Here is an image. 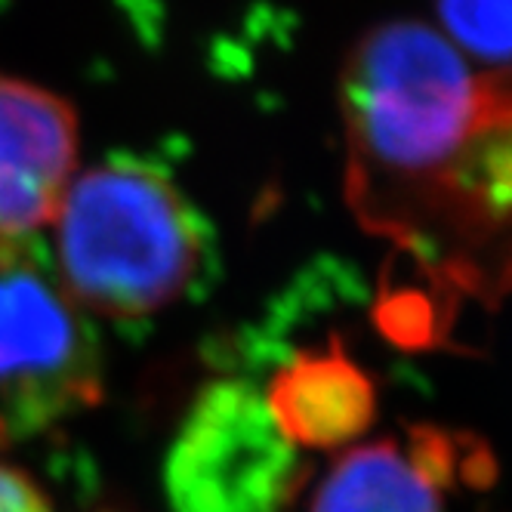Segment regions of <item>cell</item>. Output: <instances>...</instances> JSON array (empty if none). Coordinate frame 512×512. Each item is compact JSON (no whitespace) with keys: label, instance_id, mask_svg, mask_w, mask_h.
<instances>
[{"label":"cell","instance_id":"obj_9","mask_svg":"<svg viewBox=\"0 0 512 512\" xmlns=\"http://www.w3.org/2000/svg\"><path fill=\"white\" fill-rule=\"evenodd\" d=\"M0 512H53V506L25 472L0 463Z\"/></svg>","mask_w":512,"mask_h":512},{"label":"cell","instance_id":"obj_8","mask_svg":"<svg viewBox=\"0 0 512 512\" xmlns=\"http://www.w3.org/2000/svg\"><path fill=\"white\" fill-rule=\"evenodd\" d=\"M445 38L466 56L512 62V0H438Z\"/></svg>","mask_w":512,"mask_h":512},{"label":"cell","instance_id":"obj_7","mask_svg":"<svg viewBox=\"0 0 512 512\" xmlns=\"http://www.w3.org/2000/svg\"><path fill=\"white\" fill-rule=\"evenodd\" d=\"M263 395L278 429L294 448H340L355 442L377 411L371 377L340 343L287 361Z\"/></svg>","mask_w":512,"mask_h":512},{"label":"cell","instance_id":"obj_6","mask_svg":"<svg viewBox=\"0 0 512 512\" xmlns=\"http://www.w3.org/2000/svg\"><path fill=\"white\" fill-rule=\"evenodd\" d=\"M454 469L451 438L417 426L408 442L386 438L346 451L318 485L312 512H442Z\"/></svg>","mask_w":512,"mask_h":512},{"label":"cell","instance_id":"obj_1","mask_svg":"<svg viewBox=\"0 0 512 512\" xmlns=\"http://www.w3.org/2000/svg\"><path fill=\"white\" fill-rule=\"evenodd\" d=\"M346 201L389 244L386 331L445 343L512 294V62L479 65L423 22L371 28L340 75Z\"/></svg>","mask_w":512,"mask_h":512},{"label":"cell","instance_id":"obj_3","mask_svg":"<svg viewBox=\"0 0 512 512\" xmlns=\"http://www.w3.org/2000/svg\"><path fill=\"white\" fill-rule=\"evenodd\" d=\"M96 395L99 352L81 306L22 241L0 244V432L44 429Z\"/></svg>","mask_w":512,"mask_h":512},{"label":"cell","instance_id":"obj_2","mask_svg":"<svg viewBox=\"0 0 512 512\" xmlns=\"http://www.w3.org/2000/svg\"><path fill=\"white\" fill-rule=\"evenodd\" d=\"M59 281L78 306L142 318L186 294L204 229L173 182L142 161H105L75 173L53 216Z\"/></svg>","mask_w":512,"mask_h":512},{"label":"cell","instance_id":"obj_4","mask_svg":"<svg viewBox=\"0 0 512 512\" xmlns=\"http://www.w3.org/2000/svg\"><path fill=\"white\" fill-rule=\"evenodd\" d=\"M164 482L173 512H281L300 485V460L266 395L223 380L182 420Z\"/></svg>","mask_w":512,"mask_h":512},{"label":"cell","instance_id":"obj_5","mask_svg":"<svg viewBox=\"0 0 512 512\" xmlns=\"http://www.w3.org/2000/svg\"><path fill=\"white\" fill-rule=\"evenodd\" d=\"M75 167V108L38 84L0 75V244L53 223Z\"/></svg>","mask_w":512,"mask_h":512}]
</instances>
